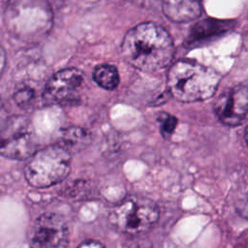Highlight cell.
I'll return each instance as SVG.
<instances>
[{
    "label": "cell",
    "mask_w": 248,
    "mask_h": 248,
    "mask_svg": "<svg viewBox=\"0 0 248 248\" xmlns=\"http://www.w3.org/2000/svg\"><path fill=\"white\" fill-rule=\"evenodd\" d=\"M87 140L85 131L78 127H69L62 132V142L60 143L69 151L78 149V146L83 145Z\"/></svg>",
    "instance_id": "12"
},
{
    "label": "cell",
    "mask_w": 248,
    "mask_h": 248,
    "mask_svg": "<svg viewBox=\"0 0 248 248\" xmlns=\"http://www.w3.org/2000/svg\"><path fill=\"white\" fill-rule=\"evenodd\" d=\"M70 170V151L58 143L38 150L25 166L24 175L31 186L46 188L64 180Z\"/></svg>",
    "instance_id": "3"
},
{
    "label": "cell",
    "mask_w": 248,
    "mask_h": 248,
    "mask_svg": "<svg viewBox=\"0 0 248 248\" xmlns=\"http://www.w3.org/2000/svg\"><path fill=\"white\" fill-rule=\"evenodd\" d=\"M220 79V75L208 67L194 61L180 60L170 67L167 84L176 100L196 102L213 96Z\"/></svg>",
    "instance_id": "2"
},
{
    "label": "cell",
    "mask_w": 248,
    "mask_h": 248,
    "mask_svg": "<svg viewBox=\"0 0 248 248\" xmlns=\"http://www.w3.org/2000/svg\"><path fill=\"white\" fill-rule=\"evenodd\" d=\"M213 108L223 124L241 125L248 119V86L237 84L227 88L217 98Z\"/></svg>",
    "instance_id": "6"
},
{
    "label": "cell",
    "mask_w": 248,
    "mask_h": 248,
    "mask_svg": "<svg viewBox=\"0 0 248 248\" xmlns=\"http://www.w3.org/2000/svg\"><path fill=\"white\" fill-rule=\"evenodd\" d=\"M108 219L117 231L137 235L147 232L154 226L159 219V208L149 199L132 196L115 205Z\"/></svg>",
    "instance_id": "4"
},
{
    "label": "cell",
    "mask_w": 248,
    "mask_h": 248,
    "mask_svg": "<svg viewBox=\"0 0 248 248\" xmlns=\"http://www.w3.org/2000/svg\"><path fill=\"white\" fill-rule=\"evenodd\" d=\"M69 231L64 220L54 213H44L35 221L30 234V248H66Z\"/></svg>",
    "instance_id": "7"
},
{
    "label": "cell",
    "mask_w": 248,
    "mask_h": 248,
    "mask_svg": "<svg viewBox=\"0 0 248 248\" xmlns=\"http://www.w3.org/2000/svg\"><path fill=\"white\" fill-rule=\"evenodd\" d=\"M78 248H105L104 245L96 240H86L79 244Z\"/></svg>",
    "instance_id": "16"
},
{
    "label": "cell",
    "mask_w": 248,
    "mask_h": 248,
    "mask_svg": "<svg viewBox=\"0 0 248 248\" xmlns=\"http://www.w3.org/2000/svg\"><path fill=\"white\" fill-rule=\"evenodd\" d=\"M160 122L161 135L165 140H169L174 132V129L177 124V118L169 113H161L158 117Z\"/></svg>",
    "instance_id": "13"
},
{
    "label": "cell",
    "mask_w": 248,
    "mask_h": 248,
    "mask_svg": "<svg viewBox=\"0 0 248 248\" xmlns=\"http://www.w3.org/2000/svg\"><path fill=\"white\" fill-rule=\"evenodd\" d=\"M234 26L235 21L233 20L215 18L203 19L192 27L188 37V43L194 45L211 40L232 30Z\"/></svg>",
    "instance_id": "9"
},
{
    "label": "cell",
    "mask_w": 248,
    "mask_h": 248,
    "mask_svg": "<svg viewBox=\"0 0 248 248\" xmlns=\"http://www.w3.org/2000/svg\"><path fill=\"white\" fill-rule=\"evenodd\" d=\"M84 84V75L75 68L55 73L46 85L45 100L51 103L71 104L78 102Z\"/></svg>",
    "instance_id": "8"
},
{
    "label": "cell",
    "mask_w": 248,
    "mask_h": 248,
    "mask_svg": "<svg viewBox=\"0 0 248 248\" xmlns=\"http://www.w3.org/2000/svg\"><path fill=\"white\" fill-rule=\"evenodd\" d=\"M35 98V91L28 85H22L14 93L15 102L21 108H26L31 105Z\"/></svg>",
    "instance_id": "14"
},
{
    "label": "cell",
    "mask_w": 248,
    "mask_h": 248,
    "mask_svg": "<svg viewBox=\"0 0 248 248\" xmlns=\"http://www.w3.org/2000/svg\"><path fill=\"white\" fill-rule=\"evenodd\" d=\"M121 52L124 59L143 72L165 68L173 57L171 37L165 28L154 22H142L124 36Z\"/></svg>",
    "instance_id": "1"
},
{
    "label": "cell",
    "mask_w": 248,
    "mask_h": 248,
    "mask_svg": "<svg viewBox=\"0 0 248 248\" xmlns=\"http://www.w3.org/2000/svg\"><path fill=\"white\" fill-rule=\"evenodd\" d=\"M235 208L240 216L248 219V183L240 189L235 200Z\"/></svg>",
    "instance_id": "15"
},
{
    "label": "cell",
    "mask_w": 248,
    "mask_h": 248,
    "mask_svg": "<svg viewBox=\"0 0 248 248\" xmlns=\"http://www.w3.org/2000/svg\"><path fill=\"white\" fill-rule=\"evenodd\" d=\"M165 16L174 22H187L198 18L202 13V7L198 1L167 0L162 3Z\"/></svg>",
    "instance_id": "10"
},
{
    "label": "cell",
    "mask_w": 248,
    "mask_h": 248,
    "mask_svg": "<svg viewBox=\"0 0 248 248\" xmlns=\"http://www.w3.org/2000/svg\"><path fill=\"white\" fill-rule=\"evenodd\" d=\"M37 143L30 121L23 116H12L1 130V153L3 156L22 160L34 155Z\"/></svg>",
    "instance_id": "5"
},
{
    "label": "cell",
    "mask_w": 248,
    "mask_h": 248,
    "mask_svg": "<svg viewBox=\"0 0 248 248\" xmlns=\"http://www.w3.org/2000/svg\"><path fill=\"white\" fill-rule=\"evenodd\" d=\"M93 78L98 85L107 89H115L119 84V74L115 66L110 64L98 65L93 72Z\"/></svg>",
    "instance_id": "11"
},
{
    "label": "cell",
    "mask_w": 248,
    "mask_h": 248,
    "mask_svg": "<svg viewBox=\"0 0 248 248\" xmlns=\"http://www.w3.org/2000/svg\"><path fill=\"white\" fill-rule=\"evenodd\" d=\"M244 140H245V141L248 145V125H247V127L245 128V131H244Z\"/></svg>",
    "instance_id": "17"
}]
</instances>
